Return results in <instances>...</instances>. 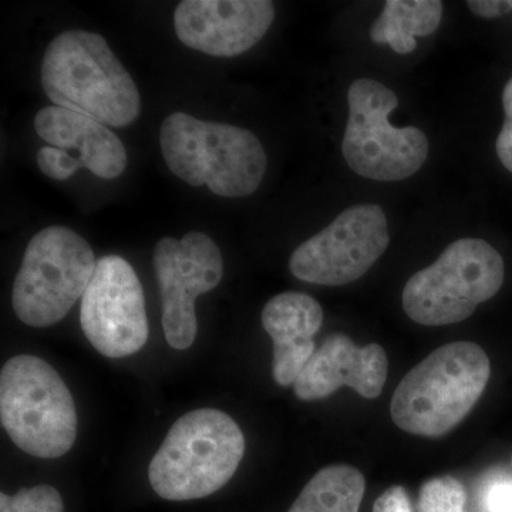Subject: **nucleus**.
Listing matches in <instances>:
<instances>
[{"instance_id":"obj_3","label":"nucleus","mask_w":512,"mask_h":512,"mask_svg":"<svg viewBox=\"0 0 512 512\" xmlns=\"http://www.w3.org/2000/svg\"><path fill=\"white\" fill-rule=\"evenodd\" d=\"M160 146L175 177L220 197H248L264 180L268 158L252 131L175 111L161 124Z\"/></svg>"},{"instance_id":"obj_7","label":"nucleus","mask_w":512,"mask_h":512,"mask_svg":"<svg viewBox=\"0 0 512 512\" xmlns=\"http://www.w3.org/2000/svg\"><path fill=\"white\" fill-rule=\"evenodd\" d=\"M89 242L73 229L53 225L30 239L15 284L12 305L25 325H56L83 298L96 271Z\"/></svg>"},{"instance_id":"obj_18","label":"nucleus","mask_w":512,"mask_h":512,"mask_svg":"<svg viewBox=\"0 0 512 512\" xmlns=\"http://www.w3.org/2000/svg\"><path fill=\"white\" fill-rule=\"evenodd\" d=\"M466 500V488L457 478H431L421 485L419 512H466Z\"/></svg>"},{"instance_id":"obj_16","label":"nucleus","mask_w":512,"mask_h":512,"mask_svg":"<svg viewBox=\"0 0 512 512\" xmlns=\"http://www.w3.org/2000/svg\"><path fill=\"white\" fill-rule=\"evenodd\" d=\"M441 16L439 0H387L370 36L377 45L387 43L399 55H409L416 50V36H429L439 29Z\"/></svg>"},{"instance_id":"obj_14","label":"nucleus","mask_w":512,"mask_h":512,"mask_svg":"<svg viewBox=\"0 0 512 512\" xmlns=\"http://www.w3.org/2000/svg\"><path fill=\"white\" fill-rule=\"evenodd\" d=\"M322 323V306L306 293H279L266 303L262 326L274 342L272 373L279 386H293L308 365Z\"/></svg>"},{"instance_id":"obj_24","label":"nucleus","mask_w":512,"mask_h":512,"mask_svg":"<svg viewBox=\"0 0 512 512\" xmlns=\"http://www.w3.org/2000/svg\"><path fill=\"white\" fill-rule=\"evenodd\" d=\"M495 148H497V156L501 163L512 173V121H504Z\"/></svg>"},{"instance_id":"obj_1","label":"nucleus","mask_w":512,"mask_h":512,"mask_svg":"<svg viewBox=\"0 0 512 512\" xmlns=\"http://www.w3.org/2000/svg\"><path fill=\"white\" fill-rule=\"evenodd\" d=\"M40 82L55 106L104 126L127 127L140 116L136 83L99 33L72 29L55 37L43 56Z\"/></svg>"},{"instance_id":"obj_19","label":"nucleus","mask_w":512,"mask_h":512,"mask_svg":"<svg viewBox=\"0 0 512 512\" xmlns=\"http://www.w3.org/2000/svg\"><path fill=\"white\" fill-rule=\"evenodd\" d=\"M0 512H64L62 495L52 485L22 488L18 494H0Z\"/></svg>"},{"instance_id":"obj_4","label":"nucleus","mask_w":512,"mask_h":512,"mask_svg":"<svg viewBox=\"0 0 512 512\" xmlns=\"http://www.w3.org/2000/svg\"><path fill=\"white\" fill-rule=\"evenodd\" d=\"M244 453L245 437L232 417L215 409L194 410L168 431L148 478L164 500H197L224 487Z\"/></svg>"},{"instance_id":"obj_12","label":"nucleus","mask_w":512,"mask_h":512,"mask_svg":"<svg viewBox=\"0 0 512 512\" xmlns=\"http://www.w3.org/2000/svg\"><path fill=\"white\" fill-rule=\"evenodd\" d=\"M275 19L269 0H184L175 9V33L183 45L214 57L252 49Z\"/></svg>"},{"instance_id":"obj_5","label":"nucleus","mask_w":512,"mask_h":512,"mask_svg":"<svg viewBox=\"0 0 512 512\" xmlns=\"http://www.w3.org/2000/svg\"><path fill=\"white\" fill-rule=\"evenodd\" d=\"M0 421L13 443L33 457H62L76 440L72 393L40 357L15 356L2 367Z\"/></svg>"},{"instance_id":"obj_8","label":"nucleus","mask_w":512,"mask_h":512,"mask_svg":"<svg viewBox=\"0 0 512 512\" xmlns=\"http://www.w3.org/2000/svg\"><path fill=\"white\" fill-rule=\"evenodd\" d=\"M349 120L343 136L346 163L369 180L402 181L429 157V140L416 127L397 128L389 114L399 106L396 93L373 79H359L348 92Z\"/></svg>"},{"instance_id":"obj_9","label":"nucleus","mask_w":512,"mask_h":512,"mask_svg":"<svg viewBox=\"0 0 512 512\" xmlns=\"http://www.w3.org/2000/svg\"><path fill=\"white\" fill-rule=\"evenodd\" d=\"M383 208L359 204L348 208L315 237L293 251L289 269L308 284H352L376 264L389 247Z\"/></svg>"},{"instance_id":"obj_6","label":"nucleus","mask_w":512,"mask_h":512,"mask_svg":"<svg viewBox=\"0 0 512 512\" xmlns=\"http://www.w3.org/2000/svg\"><path fill=\"white\" fill-rule=\"evenodd\" d=\"M504 278V259L493 245L483 239H458L407 281L403 309L419 325H454L494 298Z\"/></svg>"},{"instance_id":"obj_25","label":"nucleus","mask_w":512,"mask_h":512,"mask_svg":"<svg viewBox=\"0 0 512 512\" xmlns=\"http://www.w3.org/2000/svg\"><path fill=\"white\" fill-rule=\"evenodd\" d=\"M503 106L505 113V120L512 121V77L505 84L503 92Z\"/></svg>"},{"instance_id":"obj_2","label":"nucleus","mask_w":512,"mask_h":512,"mask_svg":"<svg viewBox=\"0 0 512 512\" xmlns=\"http://www.w3.org/2000/svg\"><path fill=\"white\" fill-rule=\"evenodd\" d=\"M490 375V359L477 343L441 346L397 386L390 403L394 424L413 436H446L476 406Z\"/></svg>"},{"instance_id":"obj_21","label":"nucleus","mask_w":512,"mask_h":512,"mask_svg":"<svg viewBox=\"0 0 512 512\" xmlns=\"http://www.w3.org/2000/svg\"><path fill=\"white\" fill-rule=\"evenodd\" d=\"M373 512H413L409 494L400 485H393L377 498Z\"/></svg>"},{"instance_id":"obj_23","label":"nucleus","mask_w":512,"mask_h":512,"mask_svg":"<svg viewBox=\"0 0 512 512\" xmlns=\"http://www.w3.org/2000/svg\"><path fill=\"white\" fill-rule=\"evenodd\" d=\"M468 9L480 18H500L512 9V0H470Z\"/></svg>"},{"instance_id":"obj_10","label":"nucleus","mask_w":512,"mask_h":512,"mask_svg":"<svg viewBox=\"0 0 512 512\" xmlns=\"http://www.w3.org/2000/svg\"><path fill=\"white\" fill-rule=\"evenodd\" d=\"M154 269L163 301L165 340L173 349L191 348L197 338L195 299L217 288L224 275L220 248L204 232L165 237L154 248Z\"/></svg>"},{"instance_id":"obj_13","label":"nucleus","mask_w":512,"mask_h":512,"mask_svg":"<svg viewBox=\"0 0 512 512\" xmlns=\"http://www.w3.org/2000/svg\"><path fill=\"white\" fill-rule=\"evenodd\" d=\"M387 370L389 360L382 346H356L349 336L333 333L315 350L293 390L303 402L326 399L345 386L373 400L383 392Z\"/></svg>"},{"instance_id":"obj_15","label":"nucleus","mask_w":512,"mask_h":512,"mask_svg":"<svg viewBox=\"0 0 512 512\" xmlns=\"http://www.w3.org/2000/svg\"><path fill=\"white\" fill-rule=\"evenodd\" d=\"M35 130L52 147L76 150L83 168L96 177L114 180L126 170L128 158L123 141L90 117L63 107H45L36 114Z\"/></svg>"},{"instance_id":"obj_17","label":"nucleus","mask_w":512,"mask_h":512,"mask_svg":"<svg viewBox=\"0 0 512 512\" xmlns=\"http://www.w3.org/2000/svg\"><path fill=\"white\" fill-rule=\"evenodd\" d=\"M365 491L357 468L333 464L312 477L288 512H359Z\"/></svg>"},{"instance_id":"obj_22","label":"nucleus","mask_w":512,"mask_h":512,"mask_svg":"<svg viewBox=\"0 0 512 512\" xmlns=\"http://www.w3.org/2000/svg\"><path fill=\"white\" fill-rule=\"evenodd\" d=\"M485 505L488 512H512V480H498L491 484Z\"/></svg>"},{"instance_id":"obj_20","label":"nucleus","mask_w":512,"mask_h":512,"mask_svg":"<svg viewBox=\"0 0 512 512\" xmlns=\"http://www.w3.org/2000/svg\"><path fill=\"white\" fill-rule=\"evenodd\" d=\"M37 165L43 174L56 181L69 180L79 168L83 167V164L72 154L52 146L40 148L37 153Z\"/></svg>"},{"instance_id":"obj_11","label":"nucleus","mask_w":512,"mask_h":512,"mask_svg":"<svg viewBox=\"0 0 512 512\" xmlns=\"http://www.w3.org/2000/svg\"><path fill=\"white\" fill-rule=\"evenodd\" d=\"M80 323L94 349L111 359L134 355L148 339L143 286L126 259L103 256L80 306Z\"/></svg>"}]
</instances>
